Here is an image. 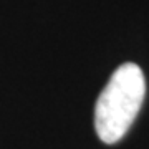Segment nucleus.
Wrapping results in <instances>:
<instances>
[{
    "instance_id": "obj_1",
    "label": "nucleus",
    "mask_w": 149,
    "mask_h": 149,
    "mask_svg": "<svg viewBox=\"0 0 149 149\" xmlns=\"http://www.w3.org/2000/svg\"><path fill=\"white\" fill-rule=\"evenodd\" d=\"M146 80L136 63H124L111 74L95 106V128L103 143L124 138L143 106Z\"/></svg>"
}]
</instances>
